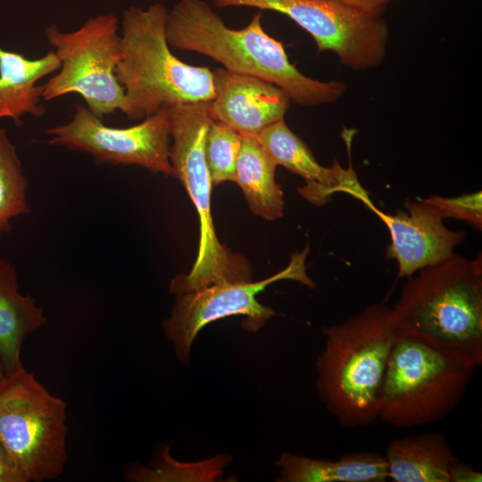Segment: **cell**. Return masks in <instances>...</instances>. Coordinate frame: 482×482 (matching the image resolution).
<instances>
[{"label":"cell","instance_id":"obj_1","mask_svg":"<svg viewBox=\"0 0 482 482\" xmlns=\"http://www.w3.org/2000/svg\"><path fill=\"white\" fill-rule=\"evenodd\" d=\"M262 21L259 12L245 28L233 29L205 1L179 0L168 11L165 36L170 47L208 56L229 71L267 80L299 105L319 106L343 96V81H323L302 73Z\"/></svg>","mask_w":482,"mask_h":482},{"label":"cell","instance_id":"obj_2","mask_svg":"<svg viewBox=\"0 0 482 482\" xmlns=\"http://www.w3.org/2000/svg\"><path fill=\"white\" fill-rule=\"evenodd\" d=\"M316 387L345 428L378 420L386 365L398 336L392 307L373 303L338 325L323 328Z\"/></svg>","mask_w":482,"mask_h":482},{"label":"cell","instance_id":"obj_3","mask_svg":"<svg viewBox=\"0 0 482 482\" xmlns=\"http://www.w3.org/2000/svg\"><path fill=\"white\" fill-rule=\"evenodd\" d=\"M398 332L482 363V260L453 253L411 276L392 307Z\"/></svg>","mask_w":482,"mask_h":482},{"label":"cell","instance_id":"obj_4","mask_svg":"<svg viewBox=\"0 0 482 482\" xmlns=\"http://www.w3.org/2000/svg\"><path fill=\"white\" fill-rule=\"evenodd\" d=\"M167 15L162 3L130 6L122 13L121 58L115 75L125 93L121 112L129 120L215 97L212 71L187 64L171 53L165 36Z\"/></svg>","mask_w":482,"mask_h":482},{"label":"cell","instance_id":"obj_5","mask_svg":"<svg viewBox=\"0 0 482 482\" xmlns=\"http://www.w3.org/2000/svg\"><path fill=\"white\" fill-rule=\"evenodd\" d=\"M210 102L167 107L170 125L169 158L175 176L193 202L200 222L196 259L191 270L170 283V292L180 295L224 282L250 281L251 266L244 256L220 244L211 212L212 183L204 156V140L212 120Z\"/></svg>","mask_w":482,"mask_h":482},{"label":"cell","instance_id":"obj_6","mask_svg":"<svg viewBox=\"0 0 482 482\" xmlns=\"http://www.w3.org/2000/svg\"><path fill=\"white\" fill-rule=\"evenodd\" d=\"M476 368L453 353L398 332L378 420L401 428L444 420L465 395Z\"/></svg>","mask_w":482,"mask_h":482},{"label":"cell","instance_id":"obj_7","mask_svg":"<svg viewBox=\"0 0 482 482\" xmlns=\"http://www.w3.org/2000/svg\"><path fill=\"white\" fill-rule=\"evenodd\" d=\"M67 404L25 368L0 384V443L27 482L53 480L67 454Z\"/></svg>","mask_w":482,"mask_h":482},{"label":"cell","instance_id":"obj_8","mask_svg":"<svg viewBox=\"0 0 482 482\" xmlns=\"http://www.w3.org/2000/svg\"><path fill=\"white\" fill-rule=\"evenodd\" d=\"M118 23L114 14L107 13L90 17L73 31H61L54 24L45 29L61 66L59 72L43 84L44 100L77 93L100 119L122 111L125 93L115 75L121 58Z\"/></svg>","mask_w":482,"mask_h":482},{"label":"cell","instance_id":"obj_9","mask_svg":"<svg viewBox=\"0 0 482 482\" xmlns=\"http://www.w3.org/2000/svg\"><path fill=\"white\" fill-rule=\"evenodd\" d=\"M218 7H252L286 15L309 33L318 52L337 55L348 69L379 66L387 53L388 27L371 16L335 0H210Z\"/></svg>","mask_w":482,"mask_h":482},{"label":"cell","instance_id":"obj_10","mask_svg":"<svg viewBox=\"0 0 482 482\" xmlns=\"http://www.w3.org/2000/svg\"><path fill=\"white\" fill-rule=\"evenodd\" d=\"M307 253L308 247L294 253L286 269L261 281L224 282L177 295L170 317L162 321V328L173 343L178 358L182 362L188 361L194 339L204 326L212 321L232 315H244L245 329L256 331L262 327L275 315V312L260 303L256 295L269 285L282 279H294L314 287L305 270Z\"/></svg>","mask_w":482,"mask_h":482},{"label":"cell","instance_id":"obj_11","mask_svg":"<svg viewBox=\"0 0 482 482\" xmlns=\"http://www.w3.org/2000/svg\"><path fill=\"white\" fill-rule=\"evenodd\" d=\"M170 132L167 107L137 125L113 128L79 104L69 122L45 130L47 144L85 152L96 164L137 165L165 176L172 175Z\"/></svg>","mask_w":482,"mask_h":482},{"label":"cell","instance_id":"obj_12","mask_svg":"<svg viewBox=\"0 0 482 482\" xmlns=\"http://www.w3.org/2000/svg\"><path fill=\"white\" fill-rule=\"evenodd\" d=\"M403 210L387 214L371 208L387 227L391 243L386 258L395 260L400 278H411L420 270L439 263L461 244L467 233L451 230L425 198L406 199Z\"/></svg>","mask_w":482,"mask_h":482},{"label":"cell","instance_id":"obj_13","mask_svg":"<svg viewBox=\"0 0 482 482\" xmlns=\"http://www.w3.org/2000/svg\"><path fill=\"white\" fill-rule=\"evenodd\" d=\"M255 137L276 165L304 179L305 185L298 188V193L310 203L320 206L334 194L342 192L361 200L368 207L372 205L351 164L343 168L335 161L330 167L320 165L306 144L288 128L284 118L270 124Z\"/></svg>","mask_w":482,"mask_h":482},{"label":"cell","instance_id":"obj_14","mask_svg":"<svg viewBox=\"0 0 482 482\" xmlns=\"http://www.w3.org/2000/svg\"><path fill=\"white\" fill-rule=\"evenodd\" d=\"M212 73L215 97L210 101L211 117L242 135L256 136L283 119L288 110L290 100L286 93L267 80L224 68Z\"/></svg>","mask_w":482,"mask_h":482},{"label":"cell","instance_id":"obj_15","mask_svg":"<svg viewBox=\"0 0 482 482\" xmlns=\"http://www.w3.org/2000/svg\"><path fill=\"white\" fill-rule=\"evenodd\" d=\"M55 52L37 59H28L19 53L0 48V120L12 118L19 124L25 114L42 117L43 85L37 82L60 69Z\"/></svg>","mask_w":482,"mask_h":482},{"label":"cell","instance_id":"obj_16","mask_svg":"<svg viewBox=\"0 0 482 482\" xmlns=\"http://www.w3.org/2000/svg\"><path fill=\"white\" fill-rule=\"evenodd\" d=\"M47 322L43 308L20 291L15 267L0 259V358L7 376L24 368V340Z\"/></svg>","mask_w":482,"mask_h":482},{"label":"cell","instance_id":"obj_17","mask_svg":"<svg viewBox=\"0 0 482 482\" xmlns=\"http://www.w3.org/2000/svg\"><path fill=\"white\" fill-rule=\"evenodd\" d=\"M394 482H450L458 460L443 432L393 438L384 455Z\"/></svg>","mask_w":482,"mask_h":482},{"label":"cell","instance_id":"obj_18","mask_svg":"<svg viewBox=\"0 0 482 482\" xmlns=\"http://www.w3.org/2000/svg\"><path fill=\"white\" fill-rule=\"evenodd\" d=\"M276 465L284 482H384L388 480L385 457L375 452L344 454L338 460H317L284 453Z\"/></svg>","mask_w":482,"mask_h":482},{"label":"cell","instance_id":"obj_19","mask_svg":"<svg viewBox=\"0 0 482 482\" xmlns=\"http://www.w3.org/2000/svg\"><path fill=\"white\" fill-rule=\"evenodd\" d=\"M276 166L255 136L242 135L233 181L242 189L253 213L268 220L282 217L285 208L283 192L275 181Z\"/></svg>","mask_w":482,"mask_h":482},{"label":"cell","instance_id":"obj_20","mask_svg":"<svg viewBox=\"0 0 482 482\" xmlns=\"http://www.w3.org/2000/svg\"><path fill=\"white\" fill-rule=\"evenodd\" d=\"M28 179L14 145L0 127V240L12 230V220L29 212Z\"/></svg>","mask_w":482,"mask_h":482},{"label":"cell","instance_id":"obj_21","mask_svg":"<svg viewBox=\"0 0 482 482\" xmlns=\"http://www.w3.org/2000/svg\"><path fill=\"white\" fill-rule=\"evenodd\" d=\"M242 135L224 122L212 120L204 140V156L212 185L233 181Z\"/></svg>","mask_w":482,"mask_h":482},{"label":"cell","instance_id":"obj_22","mask_svg":"<svg viewBox=\"0 0 482 482\" xmlns=\"http://www.w3.org/2000/svg\"><path fill=\"white\" fill-rule=\"evenodd\" d=\"M425 200L445 220L453 218L464 220L477 229H482V192L464 194L455 197L430 195Z\"/></svg>","mask_w":482,"mask_h":482},{"label":"cell","instance_id":"obj_23","mask_svg":"<svg viewBox=\"0 0 482 482\" xmlns=\"http://www.w3.org/2000/svg\"><path fill=\"white\" fill-rule=\"evenodd\" d=\"M0 482H27L0 443Z\"/></svg>","mask_w":482,"mask_h":482},{"label":"cell","instance_id":"obj_24","mask_svg":"<svg viewBox=\"0 0 482 482\" xmlns=\"http://www.w3.org/2000/svg\"><path fill=\"white\" fill-rule=\"evenodd\" d=\"M366 14L380 17L391 0H335Z\"/></svg>","mask_w":482,"mask_h":482},{"label":"cell","instance_id":"obj_25","mask_svg":"<svg viewBox=\"0 0 482 482\" xmlns=\"http://www.w3.org/2000/svg\"><path fill=\"white\" fill-rule=\"evenodd\" d=\"M450 482L482 481V474L458 460L450 468Z\"/></svg>","mask_w":482,"mask_h":482},{"label":"cell","instance_id":"obj_26","mask_svg":"<svg viewBox=\"0 0 482 482\" xmlns=\"http://www.w3.org/2000/svg\"><path fill=\"white\" fill-rule=\"evenodd\" d=\"M6 377H7V374H6L5 369L0 358V384L4 380Z\"/></svg>","mask_w":482,"mask_h":482}]
</instances>
